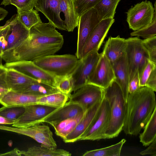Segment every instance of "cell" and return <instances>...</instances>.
<instances>
[{
    "mask_svg": "<svg viewBox=\"0 0 156 156\" xmlns=\"http://www.w3.org/2000/svg\"><path fill=\"white\" fill-rule=\"evenodd\" d=\"M126 140L122 139L118 143L105 147L88 151L83 156H119L123 144Z\"/></svg>",
    "mask_w": 156,
    "mask_h": 156,
    "instance_id": "cell-31",
    "label": "cell"
},
{
    "mask_svg": "<svg viewBox=\"0 0 156 156\" xmlns=\"http://www.w3.org/2000/svg\"><path fill=\"white\" fill-rule=\"evenodd\" d=\"M110 118V109L109 103L104 96L95 119L80 137L78 141L105 139V133L109 125Z\"/></svg>",
    "mask_w": 156,
    "mask_h": 156,
    "instance_id": "cell-8",
    "label": "cell"
},
{
    "mask_svg": "<svg viewBox=\"0 0 156 156\" xmlns=\"http://www.w3.org/2000/svg\"><path fill=\"white\" fill-rule=\"evenodd\" d=\"M34 7L42 13L56 28L65 30L64 21L60 16L59 0H35Z\"/></svg>",
    "mask_w": 156,
    "mask_h": 156,
    "instance_id": "cell-16",
    "label": "cell"
},
{
    "mask_svg": "<svg viewBox=\"0 0 156 156\" xmlns=\"http://www.w3.org/2000/svg\"><path fill=\"white\" fill-rule=\"evenodd\" d=\"M33 94L9 91L3 98L0 104L4 106H25L36 104L38 98L40 96Z\"/></svg>",
    "mask_w": 156,
    "mask_h": 156,
    "instance_id": "cell-23",
    "label": "cell"
},
{
    "mask_svg": "<svg viewBox=\"0 0 156 156\" xmlns=\"http://www.w3.org/2000/svg\"><path fill=\"white\" fill-rule=\"evenodd\" d=\"M0 64H2V63H0Z\"/></svg>",
    "mask_w": 156,
    "mask_h": 156,
    "instance_id": "cell-50",
    "label": "cell"
},
{
    "mask_svg": "<svg viewBox=\"0 0 156 156\" xmlns=\"http://www.w3.org/2000/svg\"><path fill=\"white\" fill-rule=\"evenodd\" d=\"M0 129L28 136L41 144L42 146L51 149H57V144L53 138V133L47 125L39 124L26 128L0 125Z\"/></svg>",
    "mask_w": 156,
    "mask_h": 156,
    "instance_id": "cell-9",
    "label": "cell"
},
{
    "mask_svg": "<svg viewBox=\"0 0 156 156\" xmlns=\"http://www.w3.org/2000/svg\"><path fill=\"white\" fill-rule=\"evenodd\" d=\"M63 36L51 23H38L29 30L28 37L18 46L3 54L6 62L20 61H33L54 54L62 48Z\"/></svg>",
    "mask_w": 156,
    "mask_h": 156,
    "instance_id": "cell-1",
    "label": "cell"
},
{
    "mask_svg": "<svg viewBox=\"0 0 156 156\" xmlns=\"http://www.w3.org/2000/svg\"><path fill=\"white\" fill-rule=\"evenodd\" d=\"M17 15L19 20L29 30L35 24L42 22L38 12L34 9L17 13Z\"/></svg>",
    "mask_w": 156,
    "mask_h": 156,
    "instance_id": "cell-32",
    "label": "cell"
},
{
    "mask_svg": "<svg viewBox=\"0 0 156 156\" xmlns=\"http://www.w3.org/2000/svg\"><path fill=\"white\" fill-rule=\"evenodd\" d=\"M140 133V142L144 146H147L156 139V108L153 112L150 118Z\"/></svg>",
    "mask_w": 156,
    "mask_h": 156,
    "instance_id": "cell-30",
    "label": "cell"
},
{
    "mask_svg": "<svg viewBox=\"0 0 156 156\" xmlns=\"http://www.w3.org/2000/svg\"><path fill=\"white\" fill-rule=\"evenodd\" d=\"M101 101L96 103L86 111L84 116L75 129L63 139L65 143H73L78 141L80 137L90 127L95 119Z\"/></svg>",
    "mask_w": 156,
    "mask_h": 156,
    "instance_id": "cell-17",
    "label": "cell"
},
{
    "mask_svg": "<svg viewBox=\"0 0 156 156\" xmlns=\"http://www.w3.org/2000/svg\"><path fill=\"white\" fill-rule=\"evenodd\" d=\"M25 110L24 106H3L0 108V115L16 121L23 114Z\"/></svg>",
    "mask_w": 156,
    "mask_h": 156,
    "instance_id": "cell-33",
    "label": "cell"
},
{
    "mask_svg": "<svg viewBox=\"0 0 156 156\" xmlns=\"http://www.w3.org/2000/svg\"><path fill=\"white\" fill-rule=\"evenodd\" d=\"M104 89L96 85L87 84L69 96L68 101L78 104L85 111L102 101Z\"/></svg>",
    "mask_w": 156,
    "mask_h": 156,
    "instance_id": "cell-12",
    "label": "cell"
},
{
    "mask_svg": "<svg viewBox=\"0 0 156 156\" xmlns=\"http://www.w3.org/2000/svg\"><path fill=\"white\" fill-rule=\"evenodd\" d=\"M0 156H21L20 151L17 148L5 153L0 154Z\"/></svg>",
    "mask_w": 156,
    "mask_h": 156,
    "instance_id": "cell-44",
    "label": "cell"
},
{
    "mask_svg": "<svg viewBox=\"0 0 156 156\" xmlns=\"http://www.w3.org/2000/svg\"><path fill=\"white\" fill-rule=\"evenodd\" d=\"M156 10L151 2L145 0L132 6L126 12V21L129 28L134 31L141 29L150 23Z\"/></svg>",
    "mask_w": 156,
    "mask_h": 156,
    "instance_id": "cell-6",
    "label": "cell"
},
{
    "mask_svg": "<svg viewBox=\"0 0 156 156\" xmlns=\"http://www.w3.org/2000/svg\"><path fill=\"white\" fill-rule=\"evenodd\" d=\"M59 91L56 87L41 82L37 81L30 83L17 92L44 96Z\"/></svg>",
    "mask_w": 156,
    "mask_h": 156,
    "instance_id": "cell-28",
    "label": "cell"
},
{
    "mask_svg": "<svg viewBox=\"0 0 156 156\" xmlns=\"http://www.w3.org/2000/svg\"><path fill=\"white\" fill-rule=\"evenodd\" d=\"M61 12L64 15L66 31L72 32L78 27L79 17L76 13L73 0H59Z\"/></svg>",
    "mask_w": 156,
    "mask_h": 156,
    "instance_id": "cell-24",
    "label": "cell"
},
{
    "mask_svg": "<svg viewBox=\"0 0 156 156\" xmlns=\"http://www.w3.org/2000/svg\"><path fill=\"white\" fill-rule=\"evenodd\" d=\"M100 22L95 9L93 7L83 13L79 17L78 38L75 55L81 58L83 48L96 26Z\"/></svg>",
    "mask_w": 156,
    "mask_h": 156,
    "instance_id": "cell-13",
    "label": "cell"
},
{
    "mask_svg": "<svg viewBox=\"0 0 156 156\" xmlns=\"http://www.w3.org/2000/svg\"><path fill=\"white\" fill-rule=\"evenodd\" d=\"M101 55L98 51H93L79 59V63L71 73L73 87L74 92L87 84L94 70Z\"/></svg>",
    "mask_w": 156,
    "mask_h": 156,
    "instance_id": "cell-7",
    "label": "cell"
},
{
    "mask_svg": "<svg viewBox=\"0 0 156 156\" xmlns=\"http://www.w3.org/2000/svg\"><path fill=\"white\" fill-rule=\"evenodd\" d=\"M127 45L125 51L129 75V82L137 72L139 78L149 60V56L144 47L142 40L138 37L126 39Z\"/></svg>",
    "mask_w": 156,
    "mask_h": 156,
    "instance_id": "cell-5",
    "label": "cell"
},
{
    "mask_svg": "<svg viewBox=\"0 0 156 156\" xmlns=\"http://www.w3.org/2000/svg\"><path fill=\"white\" fill-rule=\"evenodd\" d=\"M121 0H101L94 8L96 10L99 20L114 18L115 10Z\"/></svg>",
    "mask_w": 156,
    "mask_h": 156,
    "instance_id": "cell-27",
    "label": "cell"
},
{
    "mask_svg": "<svg viewBox=\"0 0 156 156\" xmlns=\"http://www.w3.org/2000/svg\"><path fill=\"white\" fill-rule=\"evenodd\" d=\"M155 92L146 86L129 94L122 130L126 135L137 136L156 108Z\"/></svg>",
    "mask_w": 156,
    "mask_h": 156,
    "instance_id": "cell-2",
    "label": "cell"
},
{
    "mask_svg": "<svg viewBox=\"0 0 156 156\" xmlns=\"http://www.w3.org/2000/svg\"><path fill=\"white\" fill-rule=\"evenodd\" d=\"M142 43L148 54L149 61L156 64V36L142 40Z\"/></svg>",
    "mask_w": 156,
    "mask_h": 156,
    "instance_id": "cell-37",
    "label": "cell"
},
{
    "mask_svg": "<svg viewBox=\"0 0 156 156\" xmlns=\"http://www.w3.org/2000/svg\"><path fill=\"white\" fill-rule=\"evenodd\" d=\"M33 61L49 73L55 76H61L71 74L77 66L79 59L75 55L53 54Z\"/></svg>",
    "mask_w": 156,
    "mask_h": 156,
    "instance_id": "cell-4",
    "label": "cell"
},
{
    "mask_svg": "<svg viewBox=\"0 0 156 156\" xmlns=\"http://www.w3.org/2000/svg\"><path fill=\"white\" fill-rule=\"evenodd\" d=\"M2 57L0 56V63H2Z\"/></svg>",
    "mask_w": 156,
    "mask_h": 156,
    "instance_id": "cell-49",
    "label": "cell"
},
{
    "mask_svg": "<svg viewBox=\"0 0 156 156\" xmlns=\"http://www.w3.org/2000/svg\"><path fill=\"white\" fill-rule=\"evenodd\" d=\"M104 96L110 109V118L105 133V139L117 136L122 130L125 117L126 102L120 87L114 80L104 89Z\"/></svg>",
    "mask_w": 156,
    "mask_h": 156,
    "instance_id": "cell-3",
    "label": "cell"
},
{
    "mask_svg": "<svg viewBox=\"0 0 156 156\" xmlns=\"http://www.w3.org/2000/svg\"><path fill=\"white\" fill-rule=\"evenodd\" d=\"M4 66L7 68L13 69L37 81L56 87V76L36 65L33 61L6 62Z\"/></svg>",
    "mask_w": 156,
    "mask_h": 156,
    "instance_id": "cell-10",
    "label": "cell"
},
{
    "mask_svg": "<svg viewBox=\"0 0 156 156\" xmlns=\"http://www.w3.org/2000/svg\"><path fill=\"white\" fill-rule=\"evenodd\" d=\"M127 45L126 39L119 35L110 37L106 41L102 52L112 62L125 54Z\"/></svg>",
    "mask_w": 156,
    "mask_h": 156,
    "instance_id": "cell-21",
    "label": "cell"
},
{
    "mask_svg": "<svg viewBox=\"0 0 156 156\" xmlns=\"http://www.w3.org/2000/svg\"><path fill=\"white\" fill-rule=\"evenodd\" d=\"M3 54V51L1 49H0V56L2 57Z\"/></svg>",
    "mask_w": 156,
    "mask_h": 156,
    "instance_id": "cell-48",
    "label": "cell"
},
{
    "mask_svg": "<svg viewBox=\"0 0 156 156\" xmlns=\"http://www.w3.org/2000/svg\"><path fill=\"white\" fill-rule=\"evenodd\" d=\"M86 111L75 117L50 124L54 128L56 134L63 139L75 129L84 116Z\"/></svg>",
    "mask_w": 156,
    "mask_h": 156,
    "instance_id": "cell-25",
    "label": "cell"
},
{
    "mask_svg": "<svg viewBox=\"0 0 156 156\" xmlns=\"http://www.w3.org/2000/svg\"><path fill=\"white\" fill-rule=\"evenodd\" d=\"M149 145L147 148L140 152V154L142 155H150L152 156H156V139Z\"/></svg>",
    "mask_w": 156,
    "mask_h": 156,
    "instance_id": "cell-42",
    "label": "cell"
},
{
    "mask_svg": "<svg viewBox=\"0 0 156 156\" xmlns=\"http://www.w3.org/2000/svg\"><path fill=\"white\" fill-rule=\"evenodd\" d=\"M111 63L115 78V80L120 87L126 102L129 94V75L125 54Z\"/></svg>",
    "mask_w": 156,
    "mask_h": 156,
    "instance_id": "cell-20",
    "label": "cell"
},
{
    "mask_svg": "<svg viewBox=\"0 0 156 156\" xmlns=\"http://www.w3.org/2000/svg\"><path fill=\"white\" fill-rule=\"evenodd\" d=\"M69 96L59 91L40 97L36 104L59 108L63 106L68 101Z\"/></svg>",
    "mask_w": 156,
    "mask_h": 156,
    "instance_id": "cell-29",
    "label": "cell"
},
{
    "mask_svg": "<svg viewBox=\"0 0 156 156\" xmlns=\"http://www.w3.org/2000/svg\"><path fill=\"white\" fill-rule=\"evenodd\" d=\"M115 21L114 18H108L102 20L98 23L92 31L83 48L80 59L92 51H98Z\"/></svg>",
    "mask_w": 156,
    "mask_h": 156,
    "instance_id": "cell-15",
    "label": "cell"
},
{
    "mask_svg": "<svg viewBox=\"0 0 156 156\" xmlns=\"http://www.w3.org/2000/svg\"><path fill=\"white\" fill-rule=\"evenodd\" d=\"M115 78L112 63L102 52L101 53L98 63L87 84H93L105 89Z\"/></svg>",
    "mask_w": 156,
    "mask_h": 156,
    "instance_id": "cell-14",
    "label": "cell"
},
{
    "mask_svg": "<svg viewBox=\"0 0 156 156\" xmlns=\"http://www.w3.org/2000/svg\"><path fill=\"white\" fill-rule=\"evenodd\" d=\"M15 122V121L9 119L0 115V124H12Z\"/></svg>",
    "mask_w": 156,
    "mask_h": 156,
    "instance_id": "cell-45",
    "label": "cell"
},
{
    "mask_svg": "<svg viewBox=\"0 0 156 156\" xmlns=\"http://www.w3.org/2000/svg\"><path fill=\"white\" fill-rule=\"evenodd\" d=\"M56 77V87L60 92L69 95L72 92L73 87L71 74Z\"/></svg>",
    "mask_w": 156,
    "mask_h": 156,
    "instance_id": "cell-35",
    "label": "cell"
},
{
    "mask_svg": "<svg viewBox=\"0 0 156 156\" xmlns=\"http://www.w3.org/2000/svg\"><path fill=\"white\" fill-rule=\"evenodd\" d=\"M101 0H73L75 12L80 16L84 12L94 7Z\"/></svg>",
    "mask_w": 156,
    "mask_h": 156,
    "instance_id": "cell-36",
    "label": "cell"
},
{
    "mask_svg": "<svg viewBox=\"0 0 156 156\" xmlns=\"http://www.w3.org/2000/svg\"><path fill=\"white\" fill-rule=\"evenodd\" d=\"M156 67L155 64L149 60L144 69L140 78V86L142 87L145 86L146 81L152 69Z\"/></svg>",
    "mask_w": 156,
    "mask_h": 156,
    "instance_id": "cell-39",
    "label": "cell"
},
{
    "mask_svg": "<svg viewBox=\"0 0 156 156\" xmlns=\"http://www.w3.org/2000/svg\"><path fill=\"white\" fill-rule=\"evenodd\" d=\"M25 112L12 124L14 127L26 128L39 124L44 119L57 108L38 104L24 106Z\"/></svg>",
    "mask_w": 156,
    "mask_h": 156,
    "instance_id": "cell-11",
    "label": "cell"
},
{
    "mask_svg": "<svg viewBox=\"0 0 156 156\" xmlns=\"http://www.w3.org/2000/svg\"><path fill=\"white\" fill-rule=\"evenodd\" d=\"M10 91L5 82V77L0 78V102L4 96Z\"/></svg>",
    "mask_w": 156,
    "mask_h": 156,
    "instance_id": "cell-43",
    "label": "cell"
},
{
    "mask_svg": "<svg viewBox=\"0 0 156 156\" xmlns=\"http://www.w3.org/2000/svg\"><path fill=\"white\" fill-rule=\"evenodd\" d=\"M10 0H3L1 2V5L5 6L9 5V2Z\"/></svg>",
    "mask_w": 156,
    "mask_h": 156,
    "instance_id": "cell-47",
    "label": "cell"
},
{
    "mask_svg": "<svg viewBox=\"0 0 156 156\" xmlns=\"http://www.w3.org/2000/svg\"><path fill=\"white\" fill-rule=\"evenodd\" d=\"M132 36L141 37L144 39L156 36V10L151 22L138 30L130 33Z\"/></svg>",
    "mask_w": 156,
    "mask_h": 156,
    "instance_id": "cell-34",
    "label": "cell"
},
{
    "mask_svg": "<svg viewBox=\"0 0 156 156\" xmlns=\"http://www.w3.org/2000/svg\"><path fill=\"white\" fill-rule=\"evenodd\" d=\"M10 20L7 46L3 54L18 46L28 37L29 34V30L19 20L17 14L13 16Z\"/></svg>",
    "mask_w": 156,
    "mask_h": 156,
    "instance_id": "cell-18",
    "label": "cell"
},
{
    "mask_svg": "<svg viewBox=\"0 0 156 156\" xmlns=\"http://www.w3.org/2000/svg\"><path fill=\"white\" fill-rule=\"evenodd\" d=\"M79 104L67 101L62 107L57 108L46 117L43 122L50 124L75 117L86 111Z\"/></svg>",
    "mask_w": 156,
    "mask_h": 156,
    "instance_id": "cell-19",
    "label": "cell"
},
{
    "mask_svg": "<svg viewBox=\"0 0 156 156\" xmlns=\"http://www.w3.org/2000/svg\"><path fill=\"white\" fill-rule=\"evenodd\" d=\"M21 156H70L71 154L62 149H51L41 145L29 147L26 151H20Z\"/></svg>",
    "mask_w": 156,
    "mask_h": 156,
    "instance_id": "cell-26",
    "label": "cell"
},
{
    "mask_svg": "<svg viewBox=\"0 0 156 156\" xmlns=\"http://www.w3.org/2000/svg\"><path fill=\"white\" fill-rule=\"evenodd\" d=\"M37 81H38L15 69L7 68L5 81L10 90L18 92L28 85Z\"/></svg>",
    "mask_w": 156,
    "mask_h": 156,
    "instance_id": "cell-22",
    "label": "cell"
},
{
    "mask_svg": "<svg viewBox=\"0 0 156 156\" xmlns=\"http://www.w3.org/2000/svg\"><path fill=\"white\" fill-rule=\"evenodd\" d=\"M35 0H10L9 5L15 6L17 13L33 9Z\"/></svg>",
    "mask_w": 156,
    "mask_h": 156,
    "instance_id": "cell-38",
    "label": "cell"
},
{
    "mask_svg": "<svg viewBox=\"0 0 156 156\" xmlns=\"http://www.w3.org/2000/svg\"><path fill=\"white\" fill-rule=\"evenodd\" d=\"M7 69V68L4 66L0 65V78L5 75Z\"/></svg>",
    "mask_w": 156,
    "mask_h": 156,
    "instance_id": "cell-46",
    "label": "cell"
},
{
    "mask_svg": "<svg viewBox=\"0 0 156 156\" xmlns=\"http://www.w3.org/2000/svg\"><path fill=\"white\" fill-rule=\"evenodd\" d=\"M140 87V78L138 73H136L133 78L129 82L128 93L131 94L135 91Z\"/></svg>",
    "mask_w": 156,
    "mask_h": 156,
    "instance_id": "cell-41",
    "label": "cell"
},
{
    "mask_svg": "<svg viewBox=\"0 0 156 156\" xmlns=\"http://www.w3.org/2000/svg\"><path fill=\"white\" fill-rule=\"evenodd\" d=\"M154 92L156 91V67L151 71L145 84V86Z\"/></svg>",
    "mask_w": 156,
    "mask_h": 156,
    "instance_id": "cell-40",
    "label": "cell"
}]
</instances>
